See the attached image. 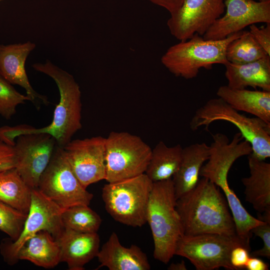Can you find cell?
Listing matches in <instances>:
<instances>
[{
	"mask_svg": "<svg viewBox=\"0 0 270 270\" xmlns=\"http://www.w3.org/2000/svg\"></svg>",
	"mask_w": 270,
	"mask_h": 270,
	"instance_id": "8d00e7d4",
	"label": "cell"
},
{
	"mask_svg": "<svg viewBox=\"0 0 270 270\" xmlns=\"http://www.w3.org/2000/svg\"><path fill=\"white\" fill-rule=\"evenodd\" d=\"M172 178L153 182L146 211V222L154 244V258L167 264L174 256L176 245L184 236Z\"/></svg>",
	"mask_w": 270,
	"mask_h": 270,
	"instance_id": "3957f363",
	"label": "cell"
},
{
	"mask_svg": "<svg viewBox=\"0 0 270 270\" xmlns=\"http://www.w3.org/2000/svg\"><path fill=\"white\" fill-rule=\"evenodd\" d=\"M152 3L168 10L170 14L176 12L181 6L184 0H148Z\"/></svg>",
	"mask_w": 270,
	"mask_h": 270,
	"instance_id": "d6a6232c",
	"label": "cell"
},
{
	"mask_svg": "<svg viewBox=\"0 0 270 270\" xmlns=\"http://www.w3.org/2000/svg\"><path fill=\"white\" fill-rule=\"evenodd\" d=\"M268 264L256 256H250L245 268L248 270H268Z\"/></svg>",
	"mask_w": 270,
	"mask_h": 270,
	"instance_id": "836d02e7",
	"label": "cell"
},
{
	"mask_svg": "<svg viewBox=\"0 0 270 270\" xmlns=\"http://www.w3.org/2000/svg\"><path fill=\"white\" fill-rule=\"evenodd\" d=\"M38 188L64 210L77 205L89 206L94 196L75 176L64 148L57 145Z\"/></svg>",
	"mask_w": 270,
	"mask_h": 270,
	"instance_id": "9c48e42d",
	"label": "cell"
},
{
	"mask_svg": "<svg viewBox=\"0 0 270 270\" xmlns=\"http://www.w3.org/2000/svg\"><path fill=\"white\" fill-rule=\"evenodd\" d=\"M27 215L0 201V230L12 240H16L22 230Z\"/></svg>",
	"mask_w": 270,
	"mask_h": 270,
	"instance_id": "4316f807",
	"label": "cell"
},
{
	"mask_svg": "<svg viewBox=\"0 0 270 270\" xmlns=\"http://www.w3.org/2000/svg\"><path fill=\"white\" fill-rule=\"evenodd\" d=\"M210 154V146L205 142L194 143L182 148L180 165L172 178L176 200L196 186L200 170Z\"/></svg>",
	"mask_w": 270,
	"mask_h": 270,
	"instance_id": "ac0fdd59",
	"label": "cell"
},
{
	"mask_svg": "<svg viewBox=\"0 0 270 270\" xmlns=\"http://www.w3.org/2000/svg\"><path fill=\"white\" fill-rule=\"evenodd\" d=\"M182 148L180 144L168 146L159 142L152 150L144 174L153 182L172 178L180 165Z\"/></svg>",
	"mask_w": 270,
	"mask_h": 270,
	"instance_id": "603a6c76",
	"label": "cell"
},
{
	"mask_svg": "<svg viewBox=\"0 0 270 270\" xmlns=\"http://www.w3.org/2000/svg\"><path fill=\"white\" fill-rule=\"evenodd\" d=\"M221 192L214 183L202 177L192 190L176 200L184 235H237L228 204Z\"/></svg>",
	"mask_w": 270,
	"mask_h": 270,
	"instance_id": "7a4b0ae2",
	"label": "cell"
},
{
	"mask_svg": "<svg viewBox=\"0 0 270 270\" xmlns=\"http://www.w3.org/2000/svg\"><path fill=\"white\" fill-rule=\"evenodd\" d=\"M242 31L218 40H204L195 34L170 46L162 56L161 62L176 76L187 80L194 78L202 68L210 69L214 64L226 65L228 62L226 48L240 36Z\"/></svg>",
	"mask_w": 270,
	"mask_h": 270,
	"instance_id": "277c9868",
	"label": "cell"
},
{
	"mask_svg": "<svg viewBox=\"0 0 270 270\" xmlns=\"http://www.w3.org/2000/svg\"><path fill=\"white\" fill-rule=\"evenodd\" d=\"M258 1H266V0H258Z\"/></svg>",
	"mask_w": 270,
	"mask_h": 270,
	"instance_id": "d590c367",
	"label": "cell"
},
{
	"mask_svg": "<svg viewBox=\"0 0 270 270\" xmlns=\"http://www.w3.org/2000/svg\"><path fill=\"white\" fill-rule=\"evenodd\" d=\"M36 46L34 43L30 41L6 45L0 44V76L12 84L23 88L30 101L36 106L38 102L47 105L49 104L47 97L33 88L25 68L26 60Z\"/></svg>",
	"mask_w": 270,
	"mask_h": 270,
	"instance_id": "9a60e30c",
	"label": "cell"
},
{
	"mask_svg": "<svg viewBox=\"0 0 270 270\" xmlns=\"http://www.w3.org/2000/svg\"><path fill=\"white\" fill-rule=\"evenodd\" d=\"M16 260H28L44 268H52L60 262V250L56 240L46 230L37 232L20 248Z\"/></svg>",
	"mask_w": 270,
	"mask_h": 270,
	"instance_id": "7402d4cb",
	"label": "cell"
},
{
	"mask_svg": "<svg viewBox=\"0 0 270 270\" xmlns=\"http://www.w3.org/2000/svg\"><path fill=\"white\" fill-rule=\"evenodd\" d=\"M26 101H30L28 97L18 92L0 76V114L10 120L16 114V106Z\"/></svg>",
	"mask_w": 270,
	"mask_h": 270,
	"instance_id": "83f0119b",
	"label": "cell"
},
{
	"mask_svg": "<svg viewBox=\"0 0 270 270\" xmlns=\"http://www.w3.org/2000/svg\"><path fill=\"white\" fill-rule=\"evenodd\" d=\"M15 162L13 146L0 140V172L14 168Z\"/></svg>",
	"mask_w": 270,
	"mask_h": 270,
	"instance_id": "1f68e13d",
	"label": "cell"
},
{
	"mask_svg": "<svg viewBox=\"0 0 270 270\" xmlns=\"http://www.w3.org/2000/svg\"><path fill=\"white\" fill-rule=\"evenodd\" d=\"M100 263L98 269L105 266L110 270H149L150 266L146 254L136 245L128 248L120 244L112 232L99 250L96 256Z\"/></svg>",
	"mask_w": 270,
	"mask_h": 270,
	"instance_id": "e0dca14e",
	"label": "cell"
},
{
	"mask_svg": "<svg viewBox=\"0 0 270 270\" xmlns=\"http://www.w3.org/2000/svg\"><path fill=\"white\" fill-rule=\"evenodd\" d=\"M56 146L46 133L20 135L13 146L18 173L32 189L37 188L40 178L48 164Z\"/></svg>",
	"mask_w": 270,
	"mask_h": 270,
	"instance_id": "8fae6325",
	"label": "cell"
},
{
	"mask_svg": "<svg viewBox=\"0 0 270 270\" xmlns=\"http://www.w3.org/2000/svg\"><path fill=\"white\" fill-rule=\"evenodd\" d=\"M61 220L64 228L85 233L97 232L102 222L100 216L86 205L74 206L64 209Z\"/></svg>",
	"mask_w": 270,
	"mask_h": 270,
	"instance_id": "d4e9b609",
	"label": "cell"
},
{
	"mask_svg": "<svg viewBox=\"0 0 270 270\" xmlns=\"http://www.w3.org/2000/svg\"><path fill=\"white\" fill-rule=\"evenodd\" d=\"M152 149L127 132H112L106 138V180L112 183L145 173Z\"/></svg>",
	"mask_w": 270,
	"mask_h": 270,
	"instance_id": "52a82bcc",
	"label": "cell"
},
{
	"mask_svg": "<svg viewBox=\"0 0 270 270\" xmlns=\"http://www.w3.org/2000/svg\"><path fill=\"white\" fill-rule=\"evenodd\" d=\"M32 67L50 77L58 88L60 100L54 109L52 122L48 126L38 128L25 124L0 127V140L14 146V138L19 136L46 133L54 138L57 146L64 148L82 128L80 86L72 74L50 60L34 64Z\"/></svg>",
	"mask_w": 270,
	"mask_h": 270,
	"instance_id": "6da1fadb",
	"label": "cell"
},
{
	"mask_svg": "<svg viewBox=\"0 0 270 270\" xmlns=\"http://www.w3.org/2000/svg\"><path fill=\"white\" fill-rule=\"evenodd\" d=\"M224 0H184L167 22L170 32L180 41L202 36L225 11Z\"/></svg>",
	"mask_w": 270,
	"mask_h": 270,
	"instance_id": "7c38bea8",
	"label": "cell"
},
{
	"mask_svg": "<svg viewBox=\"0 0 270 270\" xmlns=\"http://www.w3.org/2000/svg\"><path fill=\"white\" fill-rule=\"evenodd\" d=\"M218 120L230 122L236 127L258 158L265 160L270 157V124L256 117L240 114L220 98L210 99L198 108L190 127L194 131L204 126L208 130L210 125Z\"/></svg>",
	"mask_w": 270,
	"mask_h": 270,
	"instance_id": "5b68a950",
	"label": "cell"
},
{
	"mask_svg": "<svg viewBox=\"0 0 270 270\" xmlns=\"http://www.w3.org/2000/svg\"><path fill=\"white\" fill-rule=\"evenodd\" d=\"M224 4V14L202 36L204 40L224 39L252 24L270 23V0H225Z\"/></svg>",
	"mask_w": 270,
	"mask_h": 270,
	"instance_id": "5bb4252c",
	"label": "cell"
},
{
	"mask_svg": "<svg viewBox=\"0 0 270 270\" xmlns=\"http://www.w3.org/2000/svg\"><path fill=\"white\" fill-rule=\"evenodd\" d=\"M168 270H187L185 262L182 260L180 262L172 263L168 268Z\"/></svg>",
	"mask_w": 270,
	"mask_h": 270,
	"instance_id": "e575fe53",
	"label": "cell"
},
{
	"mask_svg": "<svg viewBox=\"0 0 270 270\" xmlns=\"http://www.w3.org/2000/svg\"><path fill=\"white\" fill-rule=\"evenodd\" d=\"M250 249L243 246L234 248L230 254L231 264L236 270L244 269L250 258Z\"/></svg>",
	"mask_w": 270,
	"mask_h": 270,
	"instance_id": "4dcf8cb0",
	"label": "cell"
},
{
	"mask_svg": "<svg viewBox=\"0 0 270 270\" xmlns=\"http://www.w3.org/2000/svg\"><path fill=\"white\" fill-rule=\"evenodd\" d=\"M224 66L225 76L229 87L243 89L250 86L270 91V56L245 64L228 62Z\"/></svg>",
	"mask_w": 270,
	"mask_h": 270,
	"instance_id": "ffe728a7",
	"label": "cell"
},
{
	"mask_svg": "<svg viewBox=\"0 0 270 270\" xmlns=\"http://www.w3.org/2000/svg\"><path fill=\"white\" fill-rule=\"evenodd\" d=\"M153 182L146 174L108 182L102 188L105 208L116 222L141 227L146 223V211Z\"/></svg>",
	"mask_w": 270,
	"mask_h": 270,
	"instance_id": "8992f818",
	"label": "cell"
},
{
	"mask_svg": "<svg viewBox=\"0 0 270 270\" xmlns=\"http://www.w3.org/2000/svg\"><path fill=\"white\" fill-rule=\"evenodd\" d=\"M249 26L250 33L267 54L270 56V23L266 24V26L260 28L255 24Z\"/></svg>",
	"mask_w": 270,
	"mask_h": 270,
	"instance_id": "f546056e",
	"label": "cell"
},
{
	"mask_svg": "<svg viewBox=\"0 0 270 270\" xmlns=\"http://www.w3.org/2000/svg\"><path fill=\"white\" fill-rule=\"evenodd\" d=\"M269 56L249 31L242 30L240 36L228 46L226 56L228 62L245 64Z\"/></svg>",
	"mask_w": 270,
	"mask_h": 270,
	"instance_id": "484cf974",
	"label": "cell"
},
{
	"mask_svg": "<svg viewBox=\"0 0 270 270\" xmlns=\"http://www.w3.org/2000/svg\"><path fill=\"white\" fill-rule=\"evenodd\" d=\"M64 210L38 188L32 189L30 206L20 234L16 240L6 238L0 242L4 261L9 265L17 263L16 256L20 248L40 231H47L58 238L64 228L61 220Z\"/></svg>",
	"mask_w": 270,
	"mask_h": 270,
	"instance_id": "30bf717a",
	"label": "cell"
},
{
	"mask_svg": "<svg viewBox=\"0 0 270 270\" xmlns=\"http://www.w3.org/2000/svg\"><path fill=\"white\" fill-rule=\"evenodd\" d=\"M251 232L261 238L263 242L262 248L250 253L252 256H262L270 258V222H264L254 228Z\"/></svg>",
	"mask_w": 270,
	"mask_h": 270,
	"instance_id": "f1b7e54d",
	"label": "cell"
},
{
	"mask_svg": "<svg viewBox=\"0 0 270 270\" xmlns=\"http://www.w3.org/2000/svg\"><path fill=\"white\" fill-rule=\"evenodd\" d=\"M250 175L242 179L246 200L260 214L270 210V164L248 155Z\"/></svg>",
	"mask_w": 270,
	"mask_h": 270,
	"instance_id": "d6986e66",
	"label": "cell"
},
{
	"mask_svg": "<svg viewBox=\"0 0 270 270\" xmlns=\"http://www.w3.org/2000/svg\"><path fill=\"white\" fill-rule=\"evenodd\" d=\"M240 246L250 250V240L238 235H184L177 242L174 255L188 259L197 270H214L220 268L236 270L230 264V254L234 248Z\"/></svg>",
	"mask_w": 270,
	"mask_h": 270,
	"instance_id": "ba28073f",
	"label": "cell"
},
{
	"mask_svg": "<svg viewBox=\"0 0 270 270\" xmlns=\"http://www.w3.org/2000/svg\"><path fill=\"white\" fill-rule=\"evenodd\" d=\"M216 94L238 111L251 114L270 124V91L219 87Z\"/></svg>",
	"mask_w": 270,
	"mask_h": 270,
	"instance_id": "44dd1931",
	"label": "cell"
},
{
	"mask_svg": "<svg viewBox=\"0 0 270 270\" xmlns=\"http://www.w3.org/2000/svg\"><path fill=\"white\" fill-rule=\"evenodd\" d=\"M60 250V262L70 270H83L84 266L96 257L100 238L97 232H80L64 228L56 239Z\"/></svg>",
	"mask_w": 270,
	"mask_h": 270,
	"instance_id": "2e32d148",
	"label": "cell"
},
{
	"mask_svg": "<svg viewBox=\"0 0 270 270\" xmlns=\"http://www.w3.org/2000/svg\"><path fill=\"white\" fill-rule=\"evenodd\" d=\"M32 188L14 168L0 172V201L28 214Z\"/></svg>",
	"mask_w": 270,
	"mask_h": 270,
	"instance_id": "cb8c5ba5",
	"label": "cell"
},
{
	"mask_svg": "<svg viewBox=\"0 0 270 270\" xmlns=\"http://www.w3.org/2000/svg\"><path fill=\"white\" fill-rule=\"evenodd\" d=\"M63 148L73 172L84 188L106 180V138L98 136L74 140Z\"/></svg>",
	"mask_w": 270,
	"mask_h": 270,
	"instance_id": "4fadbf2b",
	"label": "cell"
}]
</instances>
